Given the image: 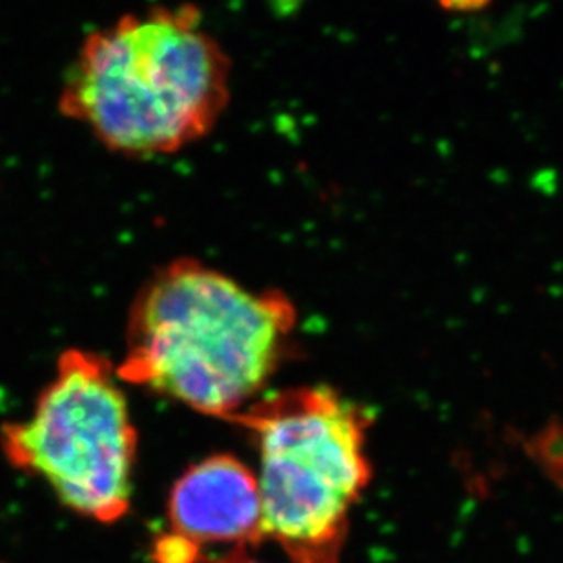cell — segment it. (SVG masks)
I'll use <instances>...</instances> for the list:
<instances>
[{"label": "cell", "instance_id": "1", "mask_svg": "<svg viewBox=\"0 0 563 563\" xmlns=\"http://www.w3.org/2000/svg\"><path fill=\"white\" fill-rule=\"evenodd\" d=\"M290 299L257 292L202 261H168L130 303L121 382L230 420L260 398L287 356Z\"/></svg>", "mask_w": 563, "mask_h": 563}, {"label": "cell", "instance_id": "2", "mask_svg": "<svg viewBox=\"0 0 563 563\" xmlns=\"http://www.w3.org/2000/svg\"><path fill=\"white\" fill-rule=\"evenodd\" d=\"M230 101V59L196 5H152L86 35L64 75L63 115L115 154H176Z\"/></svg>", "mask_w": 563, "mask_h": 563}, {"label": "cell", "instance_id": "3", "mask_svg": "<svg viewBox=\"0 0 563 563\" xmlns=\"http://www.w3.org/2000/svg\"><path fill=\"white\" fill-rule=\"evenodd\" d=\"M229 421L260 452L265 537L292 563H340L352 509L373 478L367 410L316 385L261 396Z\"/></svg>", "mask_w": 563, "mask_h": 563}, {"label": "cell", "instance_id": "4", "mask_svg": "<svg viewBox=\"0 0 563 563\" xmlns=\"http://www.w3.org/2000/svg\"><path fill=\"white\" fill-rule=\"evenodd\" d=\"M137 429L108 357L66 349L26 420L0 427L11 467L48 484L64 507L115 523L132 505Z\"/></svg>", "mask_w": 563, "mask_h": 563}, {"label": "cell", "instance_id": "5", "mask_svg": "<svg viewBox=\"0 0 563 563\" xmlns=\"http://www.w3.org/2000/svg\"><path fill=\"white\" fill-rule=\"evenodd\" d=\"M166 516L168 532L202 553L210 545L234 551L266 540L257 474L232 454L190 465L172 487Z\"/></svg>", "mask_w": 563, "mask_h": 563}, {"label": "cell", "instance_id": "6", "mask_svg": "<svg viewBox=\"0 0 563 563\" xmlns=\"http://www.w3.org/2000/svg\"><path fill=\"white\" fill-rule=\"evenodd\" d=\"M152 559L155 563H201L205 553L187 540L166 531L155 538Z\"/></svg>", "mask_w": 563, "mask_h": 563}, {"label": "cell", "instance_id": "7", "mask_svg": "<svg viewBox=\"0 0 563 563\" xmlns=\"http://www.w3.org/2000/svg\"><path fill=\"white\" fill-rule=\"evenodd\" d=\"M251 549H234L224 554L223 559H219L216 563H265L261 560H255L254 556L249 554Z\"/></svg>", "mask_w": 563, "mask_h": 563}]
</instances>
